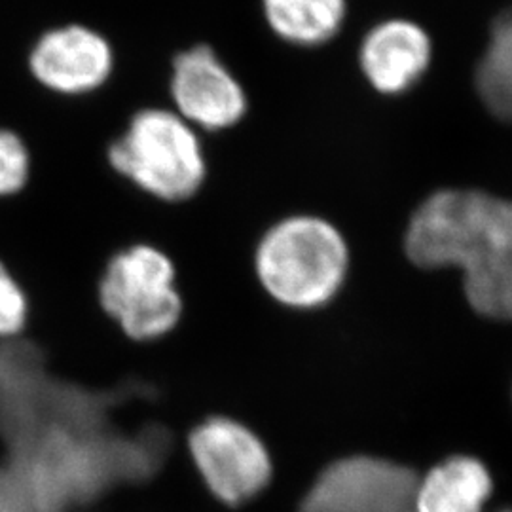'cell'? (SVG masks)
<instances>
[{"label":"cell","mask_w":512,"mask_h":512,"mask_svg":"<svg viewBox=\"0 0 512 512\" xmlns=\"http://www.w3.org/2000/svg\"><path fill=\"white\" fill-rule=\"evenodd\" d=\"M418 484L420 476L395 461L346 456L313 480L300 512H418Z\"/></svg>","instance_id":"obj_6"},{"label":"cell","mask_w":512,"mask_h":512,"mask_svg":"<svg viewBox=\"0 0 512 512\" xmlns=\"http://www.w3.org/2000/svg\"><path fill=\"white\" fill-rule=\"evenodd\" d=\"M169 93L183 120L211 133L238 126L249 110L243 86L209 46L175 57Z\"/></svg>","instance_id":"obj_7"},{"label":"cell","mask_w":512,"mask_h":512,"mask_svg":"<svg viewBox=\"0 0 512 512\" xmlns=\"http://www.w3.org/2000/svg\"><path fill=\"white\" fill-rule=\"evenodd\" d=\"M29 315V302L16 277L0 262V340L19 336Z\"/></svg>","instance_id":"obj_14"},{"label":"cell","mask_w":512,"mask_h":512,"mask_svg":"<svg viewBox=\"0 0 512 512\" xmlns=\"http://www.w3.org/2000/svg\"><path fill=\"white\" fill-rule=\"evenodd\" d=\"M505 512H512V511H505Z\"/></svg>","instance_id":"obj_15"},{"label":"cell","mask_w":512,"mask_h":512,"mask_svg":"<svg viewBox=\"0 0 512 512\" xmlns=\"http://www.w3.org/2000/svg\"><path fill=\"white\" fill-rule=\"evenodd\" d=\"M404 253L425 270L461 268L471 306L512 319V202L480 192H437L408 222Z\"/></svg>","instance_id":"obj_1"},{"label":"cell","mask_w":512,"mask_h":512,"mask_svg":"<svg viewBox=\"0 0 512 512\" xmlns=\"http://www.w3.org/2000/svg\"><path fill=\"white\" fill-rule=\"evenodd\" d=\"M186 448L209 492L236 507L262 494L274 478L272 452L247 423L213 414L186 433Z\"/></svg>","instance_id":"obj_5"},{"label":"cell","mask_w":512,"mask_h":512,"mask_svg":"<svg viewBox=\"0 0 512 512\" xmlns=\"http://www.w3.org/2000/svg\"><path fill=\"white\" fill-rule=\"evenodd\" d=\"M112 67L109 40L82 25L46 33L29 57V69L38 84L67 97L99 90L109 80Z\"/></svg>","instance_id":"obj_8"},{"label":"cell","mask_w":512,"mask_h":512,"mask_svg":"<svg viewBox=\"0 0 512 512\" xmlns=\"http://www.w3.org/2000/svg\"><path fill=\"white\" fill-rule=\"evenodd\" d=\"M431 61V40L412 21L393 19L374 27L361 46L368 84L385 95L403 93L418 82Z\"/></svg>","instance_id":"obj_9"},{"label":"cell","mask_w":512,"mask_h":512,"mask_svg":"<svg viewBox=\"0 0 512 512\" xmlns=\"http://www.w3.org/2000/svg\"><path fill=\"white\" fill-rule=\"evenodd\" d=\"M110 171L154 202L179 205L200 194L207 179L202 137L175 110H139L105 148Z\"/></svg>","instance_id":"obj_3"},{"label":"cell","mask_w":512,"mask_h":512,"mask_svg":"<svg viewBox=\"0 0 512 512\" xmlns=\"http://www.w3.org/2000/svg\"><path fill=\"white\" fill-rule=\"evenodd\" d=\"M492 494V476L473 458H452L420 478L416 511L482 512Z\"/></svg>","instance_id":"obj_10"},{"label":"cell","mask_w":512,"mask_h":512,"mask_svg":"<svg viewBox=\"0 0 512 512\" xmlns=\"http://www.w3.org/2000/svg\"><path fill=\"white\" fill-rule=\"evenodd\" d=\"M351 249L342 230L317 215H291L256 241L253 272L275 306L310 313L325 310L346 287Z\"/></svg>","instance_id":"obj_2"},{"label":"cell","mask_w":512,"mask_h":512,"mask_svg":"<svg viewBox=\"0 0 512 512\" xmlns=\"http://www.w3.org/2000/svg\"><path fill=\"white\" fill-rule=\"evenodd\" d=\"M31 175L29 148L16 131L0 128V198L19 194Z\"/></svg>","instance_id":"obj_13"},{"label":"cell","mask_w":512,"mask_h":512,"mask_svg":"<svg viewBox=\"0 0 512 512\" xmlns=\"http://www.w3.org/2000/svg\"><path fill=\"white\" fill-rule=\"evenodd\" d=\"M476 90L492 114L512 122V8L494 21L490 46L476 67Z\"/></svg>","instance_id":"obj_12"},{"label":"cell","mask_w":512,"mask_h":512,"mask_svg":"<svg viewBox=\"0 0 512 512\" xmlns=\"http://www.w3.org/2000/svg\"><path fill=\"white\" fill-rule=\"evenodd\" d=\"M97 304L129 342L162 340L183 319L175 262L148 243L116 251L97 281Z\"/></svg>","instance_id":"obj_4"},{"label":"cell","mask_w":512,"mask_h":512,"mask_svg":"<svg viewBox=\"0 0 512 512\" xmlns=\"http://www.w3.org/2000/svg\"><path fill=\"white\" fill-rule=\"evenodd\" d=\"M264 16L277 37L296 46H319L338 35L346 0H262Z\"/></svg>","instance_id":"obj_11"}]
</instances>
